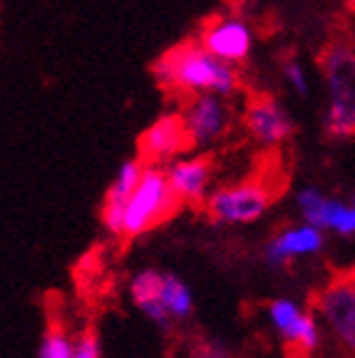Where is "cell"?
<instances>
[{
    "label": "cell",
    "mask_w": 355,
    "mask_h": 358,
    "mask_svg": "<svg viewBox=\"0 0 355 358\" xmlns=\"http://www.w3.org/2000/svg\"><path fill=\"white\" fill-rule=\"evenodd\" d=\"M323 75H326L328 105L326 132L335 140L355 134V43L348 35H338L323 45L318 55Z\"/></svg>",
    "instance_id": "obj_2"
},
{
    "label": "cell",
    "mask_w": 355,
    "mask_h": 358,
    "mask_svg": "<svg viewBox=\"0 0 355 358\" xmlns=\"http://www.w3.org/2000/svg\"><path fill=\"white\" fill-rule=\"evenodd\" d=\"M323 246L321 229L305 224V227H294L281 234H276L266 246V262L271 266H281L289 262V257H303V254H316Z\"/></svg>",
    "instance_id": "obj_11"
},
{
    "label": "cell",
    "mask_w": 355,
    "mask_h": 358,
    "mask_svg": "<svg viewBox=\"0 0 355 358\" xmlns=\"http://www.w3.org/2000/svg\"><path fill=\"white\" fill-rule=\"evenodd\" d=\"M286 358H311V356H305V353H296V351H291Z\"/></svg>",
    "instance_id": "obj_21"
},
{
    "label": "cell",
    "mask_w": 355,
    "mask_h": 358,
    "mask_svg": "<svg viewBox=\"0 0 355 358\" xmlns=\"http://www.w3.org/2000/svg\"><path fill=\"white\" fill-rule=\"evenodd\" d=\"M281 182H289L278 174V164L273 169L259 167V172L246 177L239 185H229L217 189L206 199V212L214 222L219 224H249L259 219L273 204L283 187Z\"/></svg>",
    "instance_id": "obj_3"
},
{
    "label": "cell",
    "mask_w": 355,
    "mask_h": 358,
    "mask_svg": "<svg viewBox=\"0 0 355 358\" xmlns=\"http://www.w3.org/2000/svg\"><path fill=\"white\" fill-rule=\"evenodd\" d=\"M353 209H355V194H353Z\"/></svg>",
    "instance_id": "obj_22"
},
{
    "label": "cell",
    "mask_w": 355,
    "mask_h": 358,
    "mask_svg": "<svg viewBox=\"0 0 355 358\" xmlns=\"http://www.w3.org/2000/svg\"><path fill=\"white\" fill-rule=\"evenodd\" d=\"M189 358H229V351L219 341H206L204 338V341L194 343Z\"/></svg>",
    "instance_id": "obj_20"
},
{
    "label": "cell",
    "mask_w": 355,
    "mask_h": 358,
    "mask_svg": "<svg viewBox=\"0 0 355 358\" xmlns=\"http://www.w3.org/2000/svg\"><path fill=\"white\" fill-rule=\"evenodd\" d=\"M244 122L249 132L254 134V140L268 147L291 140L296 132V122L291 120V115L268 92H256L246 100Z\"/></svg>",
    "instance_id": "obj_8"
},
{
    "label": "cell",
    "mask_w": 355,
    "mask_h": 358,
    "mask_svg": "<svg viewBox=\"0 0 355 358\" xmlns=\"http://www.w3.org/2000/svg\"><path fill=\"white\" fill-rule=\"evenodd\" d=\"M38 358H73V343L70 336L60 324H50L43 336Z\"/></svg>",
    "instance_id": "obj_16"
},
{
    "label": "cell",
    "mask_w": 355,
    "mask_h": 358,
    "mask_svg": "<svg viewBox=\"0 0 355 358\" xmlns=\"http://www.w3.org/2000/svg\"><path fill=\"white\" fill-rule=\"evenodd\" d=\"M191 147H194V140L189 134L182 112H169V115L159 117L152 127H147L139 134L137 140V152L142 164L167 162V159L182 155V152H189Z\"/></svg>",
    "instance_id": "obj_6"
},
{
    "label": "cell",
    "mask_w": 355,
    "mask_h": 358,
    "mask_svg": "<svg viewBox=\"0 0 355 358\" xmlns=\"http://www.w3.org/2000/svg\"><path fill=\"white\" fill-rule=\"evenodd\" d=\"M318 324L313 319L311 311H303L300 313V324H298V331H296V338L291 343L296 353H305V356H311L313 351L318 348Z\"/></svg>",
    "instance_id": "obj_17"
},
{
    "label": "cell",
    "mask_w": 355,
    "mask_h": 358,
    "mask_svg": "<svg viewBox=\"0 0 355 358\" xmlns=\"http://www.w3.org/2000/svg\"><path fill=\"white\" fill-rule=\"evenodd\" d=\"M73 358H100V336L94 326H87L80 334L78 343L73 346Z\"/></svg>",
    "instance_id": "obj_19"
},
{
    "label": "cell",
    "mask_w": 355,
    "mask_h": 358,
    "mask_svg": "<svg viewBox=\"0 0 355 358\" xmlns=\"http://www.w3.org/2000/svg\"><path fill=\"white\" fill-rule=\"evenodd\" d=\"M182 204L184 201L179 199V194L169 185L167 172H161L157 167H147L134 194L129 196L127 209H124L122 236L132 239V236L157 229L159 224L177 217Z\"/></svg>",
    "instance_id": "obj_4"
},
{
    "label": "cell",
    "mask_w": 355,
    "mask_h": 358,
    "mask_svg": "<svg viewBox=\"0 0 355 358\" xmlns=\"http://www.w3.org/2000/svg\"><path fill=\"white\" fill-rule=\"evenodd\" d=\"M222 95H191L184 100L182 117L187 122V129L194 140V147L209 145L217 137H222L229 122L226 105L219 100Z\"/></svg>",
    "instance_id": "obj_9"
},
{
    "label": "cell",
    "mask_w": 355,
    "mask_h": 358,
    "mask_svg": "<svg viewBox=\"0 0 355 358\" xmlns=\"http://www.w3.org/2000/svg\"><path fill=\"white\" fill-rule=\"evenodd\" d=\"M300 308L294 301H286V299H278L268 306V316H271V324L276 326L278 334L286 338V343H294L296 331L300 324Z\"/></svg>",
    "instance_id": "obj_15"
},
{
    "label": "cell",
    "mask_w": 355,
    "mask_h": 358,
    "mask_svg": "<svg viewBox=\"0 0 355 358\" xmlns=\"http://www.w3.org/2000/svg\"><path fill=\"white\" fill-rule=\"evenodd\" d=\"M152 73L161 90H167L169 95H179L182 100L204 92L231 95L239 87V75L233 73V67L204 50L199 40H184L161 52Z\"/></svg>",
    "instance_id": "obj_1"
},
{
    "label": "cell",
    "mask_w": 355,
    "mask_h": 358,
    "mask_svg": "<svg viewBox=\"0 0 355 358\" xmlns=\"http://www.w3.org/2000/svg\"><path fill=\"white\" fill-rule=\"evenodd\" d=\"M211 174H214V157L211 155H201L194 157V159H179L167 169L172 189L177 192L184 204H191V207H201Z\"/></svg>",
    "instance_id": "obj_10"
},
{
    "label": "cell",
    "mask_w": 355,
    "mask_h": 358,
    "mask_svg": "<svg viewBox=\"0 0 355 358\" xmlns=\"http://www.w3.org/2000/svg\"><path fill=\"white\" fill-rule=\"evenodd\" d=\"M142 174H145V164L139 162V159H129V162H124L122 169H119V174H117L115 185L107 189L105 199L107 201H117V204L127 207L129 196H132L134 189H137Z\"/></svg>",
    "instance_id": "obj_14"
},
{
    "label": "cell",
    "mask_w": 355,
    "mask_h": 358,
    "mask_svg": "<svg viewBox=\"0 0 355 358\" xmlns=\"http://www.w3.org/2000/svg\"><path fill=\"white\" fill-rule=\"evenodd\" d=\"M161 301L167 306V311L177 319H187L194 311V299L191 291L187 289L179 276L174 274H161Z\"/></svg>",
    "instance_id": "obj_13"
},
{
    "label": "cell",
    "mask_w": 355,
    "mask_h": 358,
    "mask_svg": "<svg viewBox=\"0 0 355 358\" xmlns=\"http://www.w3.org/2000/svg\"><path fill=\"white\" fill-rule=\"evenodd\" d=\"M132 299L142 311L154 321L161 329H169V321H172V313L167 311L164 301H161V271L157 268H145L139 271L132 279Z\"/></svg>",
    "instance_id": "obj_12"
},
{
    "label": "cell",
    "mask_w": 355,
    "mask_h": 358,
    "mask_svg": "<svg viewBox=\"0 0 355 358\" xmlns=\"http://www.w3.org/2000/svg\"><path fill=\"white\" fill-rule=\"evenodd\" d=\"M281 70H283V78L289 80L291 87L298 92V95H308V78H305L303 67L296 57H283L281 60Z\"/></svg>",
    "instance_id": "obj_18"
},
{
    "label": "cell",
    "mask_w": 355,
    "mask_h": 358,
    "mask_svg": "<svg viewBox=\"0 0 355 358\" xmlns=\"http://www.w3.org/2000/svg\"><path fill=\"white\" fill-rule=\"evenodd\" d=\"M316 306L338 341L355 353V274H338L316 296Z\"/></svg>",
    "instance_id": "obj_5"
},
{
    "label": "cell",
    "mask_w": 355,
    "mask_h": 358,
    "mask_svg": "<svg viewBox=\"0 0 355 358\" xmlns=\"http://www.w3.org/2000/svg\"><path fill=\"white\" fill-rule=\"evenodd\" d=\"M199 43L224 62H244L251 52V30L241 17L211 15L201 22Z\"/></svg>",
    "instance_id": "obj_7"
}]
</instances>
